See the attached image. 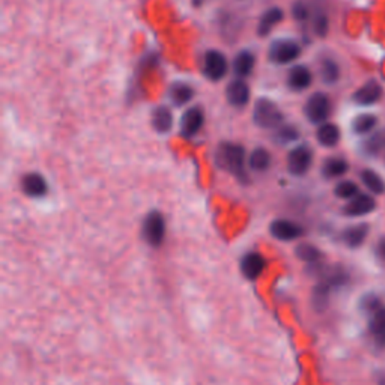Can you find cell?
<instances>
[{
    "label": "cell",
    "mask_w": 385,
    "mask_h": 385,
    "mask_svg": "<svg viewBox=\"0 0 385 385\" xmlns=\"http://www.w3.org/2000/svg\"><path fill=\"white\" fill-rule=\"evenodd\" d=\"M298 259H301L303 262L312 265V267H318L321 259H322V253L319 249H316L314 245L312 244H299L295 250Z\"/></svg>",
    "instance_id": "4316f807"
},
{
    "label": "cell",
    "mask_w": 385,
    "mask_h": 385,
    "mask_svg": "<svg viewBox=\"0 0 385 385\" xmlns=\"http://www.w3.org/2000/svg\"><path fill=\"white\" fill-rule=\"evenodd\" d=\"M376 207V202L369 194H358L354 199L348 200L344 208V214L346 217H363L370 214Z\"/></svg>",
    "instance_id": "e0dca14e"
},
{
    "label": "cell",
    "mask_w": 385,
    "mask_h": 385,
    "mask_svg": "<svg viewBox=\"0 0 385 385\" xmlns=\"http://www.w3.org/2000/svg\"><path fill=\"white\" fill-rule=\"evenodd\" d=\"M378 124V119H376L373 115L369 113H364L357 116L354 121H353V130L357 134H367L370 133L373 128Z\"/></svg>",
    "instance_id": "f1b7e54d"
},
{
    "label": "cell",
    "mask_w": 385,
    "mask_h": 385,
    "mask_svg": "<svg viewBox=\"0 0 385 385\" xmlns=\"http://www.w3.org/2000/svg\"><path fill=\"white\" fill-rule=\"evenodd\" d=\"M369 328L379 346H385V307L381 306L370 313Z\"/></svg>",
    "instance_id": "603a6c76"
},
{
    "label": "cell",
    "mask_w": 385,
    "mask_h": 385,
    "mask_svg": "<svg viewBox=\"0 0 385 385\" xmlns=\"http://www.w3.org/2000/svg\"><path fill=\"white\" fill-rule=\"evenodd\" d=\"M304 116L313 125H322L327 122L331 112V101L327 93L314 92L307 98L304 104Z\"/></svg>",
    "instance_id": "8992f818"
},
{
    "label": "cell",
    "mask_w": 385,
    "mask_h": 385,
    "mask_svg": "<svg viewBox=\"0 0 385 385\" xmlns=\"http://www.w3.org/2000/svg\"><path fill=\"white\" fill-rule=\"evenodd\" d=\"M20 188L23 194L30 199H42L48 194V182L46 176L39 172H28L20 179Z\"/></svg>",
    "instance_id": "30bf717a"
},
{
    "label": "cell",
    "mask_w": 385,
    "mask_h": 385,
    "mask_svg": "<svg viewBox=\"0 0 385 385\" xmlns=\"http://www.w3.org/2000/svg\"><path fill=\"white\" fill-rule=\"evenodd\" d=\"M301 51L303 48L297 39L280 37L271 41L268 47V59L271 64L279 66L290 65L301 56Z\"/></svg>",
    "instance_id": "3957f363"
},
{
    "label": "cell",
    "mask_w": 385,
    "mask_h": 385,
    "mask_svg": "<svg viewBox=\"0 0 385 385\" xmlns=\"http://www.w3.org/2000/svg\"><path fill=\"white\" fill-rule=\"evenodd\" d=\"M313 74L304 64H295L286 73V86L292 92H304L312 86Z\"/></svg>",
    "instance_id": "8fae6325"
},
{
    "label": "cell",
    "mask_w": 385,
    "mask_h": 385,
    "mask_svg": "<svg viewBox=\"0 0 385 385\" xmlns=\"http://www.w3.org/2000/svg\"><path fill=\"white\" fill-rule=\"evenodd\" d=\"M331 290H332V288L328 283H325V281H321V283L314 288L313 304L316 307V310H323L325 307H327Z\"/></svg>",
    "instance_id": "f546056e"
},
{
    "label": "cell",
    "mask_w": 385,
    "mask_h": 385,
    "mask_svg": "<svg viewBox=\"0 0 385 385\" xmlns=\"http://www.w3.org/2000/svg\"><path fill=\"white\" fill-rule=\"evenodd\" d=\"M247 165H249V169L254 173L267 172V170L272 165L271 152L267 148H262V147L254 148L249 153V158H247Z\"/></svg>",
    "instance_id": "ffe728a7"
},
{
    "label": "cell",
    "mask_w": 385,
    "mask_h": 385,
    "mask_svg": "<svg viewBox=\"0 0 385 385\" xmlns=\"http://www.w3.org/2000/svg\"><path fill=\"white\" fill-rule=\"evenodd\" d=\"M313 162V151L309 144H297L288 152L286 157V169L289 175L295 178H301L309 172Z\"/></svg>",
    "instance_id": "52a82bcc"
},
{
    "label": "cell",
    "mask_w": 385,
    "mask_h": 385,
    "mask_svg": "<svg viewBox=\"0 0 385 385\" xmlns=\"http://www.w3.org/2000/svg\"><path fill=\"white\" fill-rule=\"evenodd\" d=\"M175 125V116L172 109L166 104H160L152 109L151 112V126L157 134H169L173 130Z\"/></svg>",
    "instance_id": "5bb4252c"
},
{
    "label": "cell",
    "mask_w": 385,
    "mask_h": 385,
    "mask_svg": "<svg viewBox=\"0 0 385 385\" xmlns=\"http://www.w3.org/2000/svg\"><path fill=\"white\" fill-rule=\"evenodd\" d=\"M267 261L259 252H249L241 259V272L247 280H256L262 276Z\"/></svg>",
    "instance_id": "9a60e30c"
},
{
    "label": "cell",
    "mask_w": 385,
    "mask_h": 385,
    "mask_svg": "<svg viewBox=\"0 0 385 385\" xmlns=\"http://www.w3.org/2000/svg\"><path fill=\"white\" fill-rule=\"evenodd\" d=\"M303 227L292 220L288 218H277L270 225V234L272 238L279 239V241H295L303 235Z\"/></svg>",
    "instance_id": "7c38bea8"
},
{
    "label": "cell",
    "mask_w": 385,
    "mask_h": 385,
    "mask_svg": "<svg viewBox=\"0 0 385 385\" xmlns=\"http://www.w3.org/2000/svg\"><path fill=\"white\" fill-rule=\"evenodd\" d=\"M349 169L348 161L341 157H330L327 160H323L321 173L325 179H336L344 176Z\"/></svg>",
    "instance_id": "7402d4cb"
},
{
    "label": "cell",
    "mask_w": 385,
    "mask_h": 385,
    "mask_svg": "<svg viewBox=\"0 0 385 385\" xmlns=\"http://www.w3.org/2000/svg\"><path fill=\"white\" fill-rule=\"evenodd\" d=\"M335 194L337 196L339 199L344 200H350L354 199L355 196H358V185L353 181H340L336 188H335Z\"/></svg>",
    "instance_id": "4dcf8cb0"
},
{
    "label": "cell",
    "mask_w": 385,
    "mask_h": 385,
    "mask_svg": "<svg viewBox=\"0 0 385 385\" xmlns=\"http://www.w3.org/2000/svg\"><path fill=\"white\" fill-rule=\"evenodd\" d=\"M376 253H378V256L382 261H385V238H382L381 241L378 243V247H376Z\"/></svg>",
    "instance_id": "836d02e7"
},
{
    "label": "cell",
    "mask_w": 385,
    "mask_h": 385,
    "mask_svg": "<svg viewBox=\"0 0 385 385\" xmlns=\"http://www.w3.org/2000/svg\"><path fill=\"white\" fill-rule=\"evenodd\" d=\"M361 181L375 194H382L385 191V182L382 181V178L376 172H373V170H370V169L363 170V172H361Z\"/></svg>",
    "instance_id": "83f0119b"
},
{
    "label": "cell",
    "mask_w": 385,
    "mask_h": 385,
    "mask_svg": "<svg viewBox=\"0 0 385 385\" xmlns=\"http://www.w3.org/2000/svg\"><path fill=\"white\" fill-rule=\"evenodd\" d=\"M328 17L322 11H316L312 14V28L318 37H325L328 33Z\"/></svg>",
    "instance_id": "1f68e13d"
},
{
    "label": "cell",
    "mask_w": 385,
    "mask_h": 385,
    "mask_svg": "<svg viewBox=\"0 0 385 385\" xmlns=\"http://www.w3.org/2000/svg\"><path fill=\"white\" fill-rule=\"evenodd\" d=\"M196 95L194 88L185 80H175L167 88V100L173 107H185Z\"/></svg>",
    "instance_id": "4fadbf2b"
},
{
    "label": "cell",
    "mask_w": 385,
    "mask_h": 385,
    "mask_svg": "<svg viewBox=\"0 0 385 385\" xmlns=\"http://www.w3.org/2000/svg\"><path fill=\"white\" fill-rule=\"evenodd\" d=\"M367 234H369V226L355 225L345 230L341 239H344V243L350 247V249H357V247H360L364 243Z\"/></svg>",
    "instance_id": "cb8c5ba5"
},
{
    "label": "cell",
    "mask_w": 385,
    "mask_h": 385,
    "mask_svg": "<svg viewBox=\"0 0 385 385\" xmlns=\"http://www.w3.org/2000/svg\"><path fill=\"white\" fill-rule=\"evenodd\" d=\"M382 95V88L379 83H376L375 80L367 82L366 84L358 89L354 93V101L357 102L358 106H373L376 101H378Z\"/></svg>",
    "instance_id": "d6986e66"
},
{
    "label": "cell",
    "mask_w": 385,
    "mask_h": 385,
    "mask_svg": "<svg viewBox=\"0 0 385 385\" xmlns=\"http://www.w3.org/2000/svg\"><path fill=\"white\" fill-rule=\"evenodd\" d=\"M292 15L297 21H301V23L312 19V12L309 10V6H307V3H304L303 0H298V2L294 3Z\"/></svg>",
    "instance_id": "d6a6232c"
},
{
    "label": "cell",
    "mask_w": 385,
    "mask_h": 385,
    "mask_svg": "<svg viewBox=\"0 0 385 385\" xmlns=\"http://www.w3.org/2000/svg\"><path fill=\"white\" fill-rule=\"evenodd\" d=\"M271 137L274 143L280 144V147H288V144H292L299 139V131L294 125L283 124L281 126H279L277 130L272 131Z\"/></svg>",
    "instance_id": "d4e9b609"
},
{
    "label": "cell",
    "mask_w": 385,
    "mask_h": 385,
    "mask_svg": "<svg viewBox=\"0 0 385 385\" xmlns=\"http://www.w3.org/2000/svg\"><path fill=\"white\" fill-rule=\"evenodd\" d=\"M316 140L323 148H335L340 142V128L332 122H325L316 130Z\"/></svg>",
    "instance_id": "44dd1931"
},
{
    "label": "cell",
    "mask_w": 385,
    "mask_h": 385,
    "mask_svg": "<svg viewBox=\"0 0 385 385\" xmlns=\"http://www.w3.org/2000/svg\"><path fill=\"white\" fill-rule=\"evenodd\" d=\"M142 236L148 245L157 249L166 238V218L157 209H152L143 218Z\"/></svg>",
    "instance_id": "5b68a950"
},
{
    "label": "cell",
    "mask_w": 385,
    "mask_h": 385,
    "mask_svg": "<svg viewBox=\"0 0 385 385\" xmlns=\"http://www.w3.org/2000/svg\"><path fill=\"white\" fill-rule=\"evenodd\" d=\"M252 121L261 130L274 131L285 124V113L276 101L262 97L254 101Z\"/></svg>",
    "instance_id": "7a4b0ae2"
},
{
    "label": "cell",
    "mask_w": 385,
    "mask_h": 385,
    "mask_svg": "<svg viewBox=\"0 0 385 385\" xmlns=\"http://www.w3.org/2000/svg\"><path fill=\"white\" fill-rule=\"evenodd\" d=\"M205 125V112L203 109L198 104L187 107L184 110V113L179 118V134H181L184 139L190 140L194 139L198 135L202 128Z\"/></svg>",
    "instance_id": "ba28073f"
},
{
    "label": "cell",
    "mask_w": 385,
    "mask_h": 385,
    "mask_svg": "<svg viewBox=\"0 0 385 385\" xmlns=\"http://www.w3.org/2000/svg\"><path fill=\"white\" fill-rule=\"evenodd\" d=\"M285 19V12L281 10L280 6H271L268 8L267 11H263L262 15L259 17L258 21V28H256V32L261 38L268 37L270 33L272 32V29L279 26Z\"/></svg>",
    "instance_id": "2e32d148"
},
{
    "label": "cell",
    "mask_w": 385,
    "mask_h": 385,
    "mask_svg": "<svg viewBox=\"0 0 385 385\" xmlns=\"http://www.w3.org/2000/svg\"><path fill=\"white\" fill-rule=\"evenodd\" d=\"M319 74L321 80L325 84H335L340 79V66L336 61H332V59L325 57L319 64Z\"/></svg>",
    "instance_id": "484cf974"
},
{
    "label": "cell",
    "mask_w": 385,
    "mask_h": 385,
    "mask_svg": "<svg viewBox=\"0 0 385 385\" xmlns=\"http://www.w3.org/2000/svg\"><path fill=\"white\" fill-rule=\"evenodd\" d=\"M216 166L235 176L239 182L247 184L249 182V165H247V158L249 153L245 152L243 144L235 142H221L216 149Z\"/></svg>",
    "instance_id": "6da1fadb"
},
{
    "label": "cell",
    "mask_w": 385,
    "mask_h": 385,
    "mask_svg": "<svg viewBox=\"0 0 385 385\" xmlns=\"http://www.w3.org/2000/svg\"><path fill=\"white\" fill-rule=\"evenodd\" d=\"M232 71L235 74L236 79H243L245 80L247 77L252 75L254 66H256V56L253 51L250 50H239L238 53L235 55L234 61H232Z\"/></svg>",
    "instance_id": "ac0fdd59"
},
{
    "label": "cell",
    "mask_w": 385,
    "mask_h": 385,
    "mask_svg": "<svg viewBox=\"0 0 385 385\" xmlns=\"http://www.w3.org/2000/svg\"><path fill=\"white\" fill-rule=\"evenodd\" d=\"M229 61L223 51L211 48L203 53L202 74L212 83L221 82L229 73Z\"/></svg>",
    "instance_id": "277c9868"
},
{
    "label": "cell",
    "mask_w": 385,
    "mask_h": 385,
    "mask_svg": "<svg viewBox=\"0 0 385 385\" xmlns=\"http://www.w3.org/2000/svg\"><path fill=\"white\" fill-rule=\"evenodd\" d=\"M225 97L227 104L234 109H244L249 106L250 98H252V92H250V86L249 83L243 79H235L230 80L226 86L225 91Z\"/></svg>",
    "instance_id": "9c48e42d"
}]
</instances>
